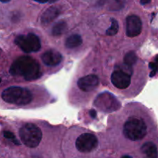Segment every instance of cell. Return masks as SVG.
<instances>
[{
	"label": "cell",
	"instance_id": "1",
	"mask_svg": "<svg viewBox=\"0 0 158 158\" xmlns=\"http://www.w3.org/2000/svg\"><path fill=\"white\" fill-rule=\"evenodd\" d=\"M10 73L13 76H23L25 80H37L42 76L38 62L28 56L19 57L12 63L10 67Z\"/></svg>",
	"mask_w": 158,
	"mask_h": 158
},
{
	"label": "cell",
	"instance_id": "2",
	"mask_svg": "<svg viewBox=\"0 0 158 158\" xmlns=\"http://www.w3.org/2000/svg\"><path fill=\"white\" fill-rule=\"evenodd\" d=\"M3 100L18 106H25L32 101V93L26 88L11 86L5 89L2 94Z\"/></svg>",
	"mask_w": 158,
	"mask_h": 158
},
{
	"label": "cell",
	"instance_id": "3",
	"mask_svg": "<svg viewBox=\"0 0 158 158\" xmlns=\"http://www.w3.org/2000/svg\"><path fill=\"white\" fill-rule=\"evenodd\" d=\"M147 125L142 119L132 117L125 123L123 132L125 137L131 140H140L147 134Z\"/></svg>",
	"mask_w": 158,
	"mask_h": 158
},
{
	"label": "cell",
	"instance_id": "4",
	"mask_svg": "<svg viewBox=\"0 0 158 158\" xmlns=\"http://www.w3.org/2000/svg\"><path fill=\"white\" fill-rule=\"evenodd\" d=\"M19 137L26 147L35 148L41 142L43 134L40 128L33 123H26L19 130Z\"/></svg>",
	"mask_w": 158,
	"mask_h": 158
},
{
	"label": "cell",
	"instance_id": "5",
	"mask_svg": "<svg viewBox=\"0 0 158 158\" xmlns=\"http://www.w3.org/2000/svg\"><path fill=\"white\" fill-rule=\"evenodd\" d=\"M132 73V66L126 64L117 66L111 75V82L118 89H127L131 84Z\"/></svg>",
	"mask_w": 158,
	"mask_h": 158
},
{
	"label": "cell",
	"instance_id": "6",
	"mask_svg": "<svg viewBox=\"0 0 158 158\" xmlns=\"http://www.w3.org/2000/svg\"><path fill=\"white\" fill-rule=\"evenodd\" d=\"M15 43L26 53L38 52L41 49L40 40L33 33H29L26 35H18L15 39Z\"/></svg>",
	"mask_w": 158,
	"mask_h": 158
},
{
	"label": "cell",
	"instance_id": "7",
	"mask_svg": "<svg viewBox=\"0 0 158 158\" xmlns=\"http://www.w3.org/2000/svg\"><path fill=\"white\" fill-rule=\"evenodd\" d=\"M94 105L104 112H114L120 107V102L113 94L108 92L100 94L96 99Z\"/></svg>",
	"mask_w": 158,
	"mask_h": 158
},
{
	"label": "cell",
	"instance_id": "8",
	"mask_svg": "<svg viewBox=\"0 0 158 158\" xmlns=\"http://www.w3.org/2000/svg\"><path fill=\"white\" fill-rule=\"evenodd\" d=\"M98 145V140L94 134H83L77 137L76 148L81 153H89L95 150Z\"/></svg>",
	"mask_w": 158,
	"mask_h": 158
},
{
	"label": "cell",
	"instance_id": "9",
	"mask_svg": "<svg viewBox=\"0 0 158 158\" xmlns=\"http://www.w3.org/2000/svg\"><path fill=\"white\" fill-rule=\"evenodd\" d=\"M142 31V22L140 17L131 15L127 18L126 33L129 37H136L140 34Z\"/></svg>",
	"mask_w": 158,
	"mask_h": 158
},
{
	"label": "cell",
	"instance_id": "10",
	"mask_svg": "<svg viewBox=\"0 0 158 158\" xmlns=\"http://www.w3.org/2000/svg\"><path fill=\"white\" fill-rule=\"evenodd\" d=\"M99 83H100L99 77L94 74H91L79 79L77 85L81 90L89 92L95 89L98 86Z\"/></svg>",
	"mask_w": 158,
	"mask_h": 158
},
{
	"label": "cell",
	"instance_id": "11",
	"mask_svg": "<svg viewBox=\"0 0 158 158\" xmlns=\"http://www.w3.org/2000/svg\"><path fill=\"white\" fill-rule=\"evenodd\" d=\"M42 60H43V63L46 66H55L60 64L63 60V56L60 52L58 51L53 50H48L45 52L42 55Z\"/></svg>",
	"mask_w": 158,
	"mask_h": 158
},
{
	"label": "cell",
	"instance_id": "12",
	"mask_svg": "<svg viewBox=\"0 0 158 158\" xmlns=\"http://www.w3.org/2000/svg\"><path fill=\"white\" fill-rule=\"evenodd\" d=\"M60 13V10L56 6H51L46 9L41 16V22L43 25H48L57 18Z\"/></svg>",
	"mask_w": 158,
	"mask_h": 158
},
{
	"label": "cell",
	"instance_id": "13",
	"mask_svg": "<svg viewBox=\"0 0 158 158\" xmlns=\"http://www.w3.org/2000/svg\"><path fill=\"white\" fill-rule=\"evenodd\" d=\"M140 151L143 155V158H157V148L152 142L145 143L141 147Z\"/></svg>",
	"mask_w": 158,
	"mask_h": 158
},
{
	"label": "cell",
	"instance_id": "14",
	"mask_svg": "<svg viewBox=\"0 0 158 158\" xmlns=\"http://www.w3.org/2000/svg\"><path fill=\"white\" fill-rule=\"evenodd\" d=\"M83 43V40H82L81 36L78 34H74V35H71L70 36L68 37L65 43V46L68 48V49H74Z\"/></svg>",
	"mask_w": 158,
	"mask_h": 158
},
{
	"label": "cell",
	"instance_id": "15",
	"mask_svg": "<svg viewBox=\"0 0 158 158\" xmlns=\"http://www.w3.org/2000/svg\"><path fill=\"white\" fill-rule=\"evenodd\" d=\"M67 30V24L66 22L60 21L54 25L52 29V34L55 36H59L64 33Z\"/></svg>",
	"mask_w": 158,
	"mask_h": 158
},
{
	"label": "cell",
	"instance_id": "16",
	"mask_svg": "<svg viewBox=\"0 0 158 158\" xmlns=\"http://www.w3.org/2000/svg\"><path fill=\"white\" fill-rule=\"evenodd\" d=\"M124 64L132 66L137 61V56L134 52H129L124 56Z\"/></svg>",
	"mask_w": 158,
	"mask_h": 158
},
{
	"label": "cell",
	"instance_id": "17",
	"mask_svg": "<svg viewBox=\"0 0 158 158\" xmlns=\"http://www.w3.org/2000/svg\"><path fill=\"white\" fill-rule=\"evenodd\" d=\"M111 26L109 29L106 30V35H116L118 32L119 30V24L118 22L115 19H111Z\"/></svg>",
	"mask_w": 158,
	"mask_h": 158
},
{
	"label": "cell",
	"instance_id": "18",
	"mask_svg": "<svg viewBox=\"0 0 158 158\" xmlns=\"http://www.w3.org/2000/svg\"><path fill=\"white\" fill-rule=\"evenodd\" d=\"M124 5V0H112L110 9L112 10H119L122 9Z\"/></svg>",
	"mask_w": 158,
	"mask_h": 158
},
{
	"label": "cell",
	"instance_id": "19",
	"mask_svg": "<svg viewBox=\"0 0 158 158\" xmlns=\"http://www.w3.org/2000/svg\"><path fill=\"white\" fill-rule=\"evenodd\" d=\"M4 137H6V138H7V139H9V140H11L12 141H13L15 144H19V142L16 140V139H15V135H14L12 133H11L10 131H5Z\"/></svg>",
	"mask_w": 158,
	"mask_h": 158
},
{
	"label": "cell",
	"instance_id": "20",
	"mask_svg": "<svg viewBox=\"0 0 158 158\" xmlns=\"http://www.w3.org/2000/svg\"><path fill=\"white\" fill-rule=\"evenodd\" d=\"M89 114H90V116L92 117V118H96V116H97V112H96L94 110H91L90 112H89Z\"/></svg>",
	"mask_w": 158,
	"mask_h": 158
},
{
	"label": "cell",
	"instance_id": "21",
	"mask_svg": "<svg viewBox=\"0 0 158 158\" xmlns=\"http://www.w3.org/2000/svg\"><path fill=\"white\" fill-rule=\"evenodd\" d=\"M151 2V0H140V3L142 5H146Z\"/></svg>",
	"mask_w": 158,
	"mask_h": 158
},
{
	"label": "cell",
	"instance_id": "22",
	"mask_svg": "<svg viewBox=\"0 0 158 158\" xmlns=\"http://www.w3.org/2000/svg\"><path fill=\"white\" fill-rule=\"evenodd\" d=\"M35 2H40V3H45V2H47L49 0H35Z\"/></svg>",
	"mask_w": 158,
	"mask_h": 158
},
{
	"label": "cell",
	"instance_id": "23",
	"mask_svg": "<svg viewBox=\"0 0 158 158\" xmlns=\"http://www.w3.org/2000/svg\"><path fill=\"white\" fill-rule=\"evenodd\" d=\"M121 158H133V157H131V156H129V155H124V156H123Z\"/></svg>",
	"mask_w": 158,
	"mask_h": 158
},
{
	"label": "cell",
	"instance_id": "24",
	"mask_svg": "<svg viewBox=\"0 0 158 158\" xmlns=\"http://www.w3.org/2000/svg\"><path fill=\"white\" fill-rule=\"evenodd\" d=\"M156 65H157V69H158V56L157 57H156Z\"/></svg>",
	"mask_w": 158,
	"mask_h": 158
},
{
	"label": "cell",
	"instance_id": "25",
	"mask_svg": "<svg viewBox=\"0 0 158 158\" xmlns=\"http://www.w3.org/2000/svg\"><path fill=\"white\" fill-rule=\"evenodd\" d=\"M10 0H0V2H9Z\"/></svg>",
	"mask_w": 158,
	"mask_h": 158
},
{
	"label": "cell",
	"instance_id": "26",
	"mask_svg": "<svg viewBox=\"0 0 158 158\" xmlns=\"http://www.w3.org/2000/svg\"><path fill=\"white\" fill-rule=\"evenodd\" d=\"M56 1H58V0H49V2L50 3H53V2H56Z\"/></svg>",
	"mask_w": 158,
	"mask_h": 158
},
{
	"label": "cell",
	"instance_id": "27",
	"mask_svg": "<svg viewBox=\"0 0 158 158\" xmlns=\"http://www.w3.org/2000/svg\"><path fill=\"white\" fill-rule=\"evenodd\" d=\"M0 83H1V79H0Z\"/></svg>",
	"mask_w": 158,
	"mask_h": 158
}]
</instances>
